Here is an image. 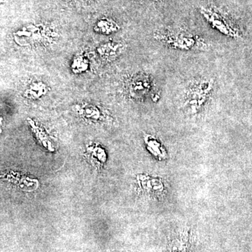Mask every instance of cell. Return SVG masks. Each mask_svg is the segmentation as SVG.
Segmentation results:
<instances>
[{
	"instance_id": "obj_1",
	"label": "cell",
	"mask_w": 252,
	"mask_h": 252,
	"mask_svg": "<svg viewBox=\"0 0 252 252\" xmlns=\"http://www.w3.org/2000/svg\"><path fill=\"white\" fill-rule=\"evenodd\" d=\"M156 39L173 49L182 51H207L209 46L203 38L180 28H167L158 31Z\"/></svg>"
},
{
	"instance_id": "obj_2",
	"label": "cell",
	"mask_w": 252,
	"mask_h": 252,
	"mask_svg": "<svg viewBox=\"0 0 252 252\" xmlns=\"http://www.w3.org/2000/svg\"><path fill=\"white\" fill-rule=\"evenodd\" d=\"M214 89L211 79H201L189 85L185 94V105L192 113L198 112L206 104Z\"/></svg>"
},
{
	"instance_id": "obj_3",
	"label": "cell",
	"mask_w": 252,
	"mask_h": 252,
	"mask_svg": "<svg viewBox=\"0 0 252 252\" xmlns=\"http://www.w3.org/2000/svg\"><path fill=\"white\" fill-rule=\"evenodd\" d=\"M200 12L207 22L222 34L235 39L242 37L241 32L223 11L217 8L210 7L202 8Z\"/></svg>"
},
{
	"instance_id": "obj_4",
	"label": "cell",
	"mask_w": 252,
	"mask_h": 252,
	"mask_svg": "<svg viewBox=\"0 0 252 252\" xmlns=\"http://www.w3.org/2000/svg\"><path fill=\"white\" fill-rule=\"evenodd\" d=\"M51 31L43 25L30 24L21 28L14 33V39L21 46L36 45L49 41Z\"/></svg>"
},
{
	"instance_id": "obj_5",
	"label": "cell",
	"mask_w": 252,
	"mask_h": 252,
	"mask_svg": "<svg viewBox=\"0 0 252 252\" xmlns=\"http://www.w3.org/2000/svg\"><path fill=\"white\" fill-rule=\"evenodd\" d=\"M153 89L152 81L144 74H137L129 82V94L133 98H143L150 94Z\"/></svg>"
},
{
	"instance_id": "obj_6",
	"label": "cell",
	"mask_w": 252,
	"mask_h": 252,
	"mask_svg": "<svg viewBox=\"0 0 252 252\" xmlns=\"http://www.w3.org/2000/svg\"><path fill=\"white\" fill-rule=\"evenodd\" d=\"M122 48V44L119 43H107L99 46L97 52L104 61H113L120 54Z\"/></svg>"
},
{
	"instance_id": "obj_7",
	"label": "cell",
	"mask_w": 252,
	"mask_h": 252,
	"mask_svg": "<svg viewBox=\"0 0 252 252\" xmlns=\"http://www.w3.org/2000/svg\"><path fill=\"white\" fill-rule=\"evenodd\" d=\"M48 92L47 86L42 82L34 81L30 84L24 92L25 97L28 99H39Z\"/></svg>"
},
{
	"instance_id": "obj_8",
	"label": "cell",
	"mask_w": 252,
	"mask_h": 252,
	"mask_svg": "<svg viewBox=\"0 0 252 252\" xmlns=\"http://www.w3.org/2000/svg\"><path fill=\"white\" fill-rule=\"evenodd\" d=\"M117 23L109 18H102L96 23L94 31L99 34H109L115 32L119 30Z\"/></svg>"
},
{
	"instance_id": "obj_9",
	"label": "cell",
	"mask_w": 252,
	"mask_h": 252,
	"mask_svg": "<svg viewBox=\"0 0 252 252\" xmlns=\"http://www.w3.org/2000/svg\"><path fill=\"white\" fill-rule=\"evenodd\" d=\"M88 152L89 153V157H91V160L95 162L98 166L102 165L105 160L104 151L97 145H91L88 147Z\"/></svg>"
},
{
	"instance_id": "obj_10",
	"label": "cell",
	"mask_w": 252,
	"mask_h": 252,
	"mask_svg": "<svg viewBox=\"0 0 252 252\" xmlns=\"http://www.w3.org/2000/svg\"><path fill=\"white\" fill-rule=\"evenodd\" d=\"M89 61L83 56L76 57L73 61L72 69L74 73H82L89 69Z\"/></svg>"
},
{
	"instance_id": "obj_11",
	"label": "cell",
	"mask_w": 252,
	"mask_h": 252,
	"mask_svg": "<svg viewBox=\"0 0 252 252\" xmlns=\"http://www.w3.org/2000/svg\"><path fill=\"white\" fill-rule=\"evenodd\" d=\"M81 111H82L83 115L85 116L86 118L97 119V117H99V110L94 106L86 104V105L83 106Z\"/></svg>"
},
{
	"instance_id": "obj_12",
	"label": "cell",
	"mask_w": 252,
	"mask_h": 252,
	"mask_svg": "<svg viewBox=\"0 0 252 252\" xmlns=\"http://www.w3.org/2000/svg\"><path fill=\"white\" fill-rule=\"evenodd\" d=\"M68 1H89V0H68Z\"/></svg>"
}]
</instances>
